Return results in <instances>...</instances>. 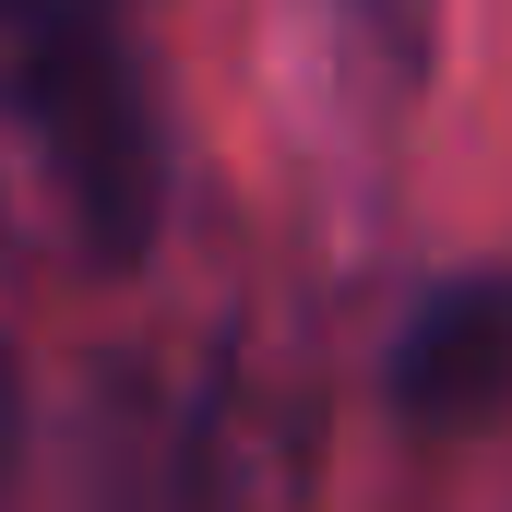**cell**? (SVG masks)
<instances>
[{
  "label": "cell",
  "mask_w": 512,
  "mask_h": 512,
  "mask_svg": "<svg viewBox=\"0 0 512 512\" xmlns=\"http://www.w3.org/2000/svg\"><path fill=\"white\" fill-rule=\"evenodd\" d=\"M0 108L48 143L60 203L96 251L120 262L155 227V143H143V96H131L120 48L84 0H0Z\"/></svg>",
  "instance_id": "6da1fadb"
},
{
  "label": "cell",
  "mask_w": 512,
  "mask_h": 512,
  "mask_svg": "<svg viewBox=\"0 0 512 512\" xmlns=\"http://www.w3.org/2000/svg\"><path fill=\"white\" fill-rule=\"evenodd\" d=\"M393 393H405L429 429L489 417V405L512 393V298H501V286H453V298H429L417 334H405V358H393Z\"/></svg>",
  "instance_id": "7a4b0ae2"
},
{
  "label": "cell",
  "mask_w": 512,
  "mask_h": 512,
  "mask_svg": "<svg viewBox=\"0 0 512 512\" xmlns=\"http://www.w3.org/2000/svg\"><path fill=\"white\" fill-rule=\"evenodd\" d=\"M0 477H12V393H0Z\"/></svg>",
  "instance_id": "3957f363"
}]
</instances>
